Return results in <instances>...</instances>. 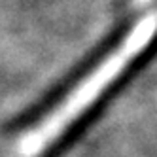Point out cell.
<instances>
[{
  "label": "cell",
  "mask_w": 157,
  "mask_h": 157,
  "mask_svg": "<svg viewBox=\"0 0 157 157\" xmlns=\"http://www.w3.org/2000/svg\"><path fill=\"white\" fill-rule=\"evenodd\" d=\"M157 32V13H150L134 27L119 46L108 53L82 82L74 85L48 114L29 127L17 140V157H40L53 148L63 134L95 104L106 89L125 72L127 66L144 51Z\"/></svg>",
  "instance_id": "1"
}]
</instances>
